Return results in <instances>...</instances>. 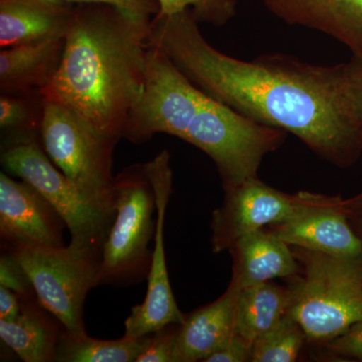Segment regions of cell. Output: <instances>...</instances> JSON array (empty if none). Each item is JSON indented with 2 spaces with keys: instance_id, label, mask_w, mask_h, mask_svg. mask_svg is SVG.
Masks as SVG:
<instances>
[{
  "instance_id": "24",
  "label": "cell",
  "mask_w": 362,
  "mask_h": 362,
  "mask_svg": "<svg viewBox=\"0 0 362 362\" xmlns=\"http://www.w3.org/2000/svg\"><path fill=\"white\" fill-rule=\"evenodd\" d=\"M178 324H169L149 334L135 362H176V330Z\"/></svg>"
},
{
  "instance_id": "31",
  "label": "cell",
  "mask_w": 362,
  "mask_h": 362,
  "mask_svg": "<svg viewBox=\"0 0 362 362\" xmlns=\"http://www.w3.org/2000/svg\"><path fill=\"white\" fill-rule=\"evenodd\" d=\"M344 206L349 216L362 214V192L351 199H344Z\"/></svg>"
},
{
  "instance_id": "7",
  "label": "cell",
  "mask_w": 362,
  "mask_h": 362,
  "mask_svg": "<svg viewBox=\"0 0 362 362\" xmlns=\"http://www.w3.org/2000/svg\"><path fill=\"white\" fill-rule=\"evenodd\" d=\"M40 142L52 163L90 199L114 204L112 168L119 139L65 105L45 99Z\"/></svg>"
},
{
  "instance_id": "6",
  "label": "cell",
  "mask_w": 362,
  "mask_h": 362,
  "mask_svg": "<svg viewBox=\"0 0 362 362\" xmlns=\"http://www.w3.org/2000/svg\"><path fill=\"white\" fill-rule=\"evenodd\" d=\"M0 159L6 171L30 183L58 211L70 230V246L101 258L115 218V202L90 199L52 163L40 141L1 145Z\"/></svg>"
},
{
  "instance_id": "30",
  "label": "cell",
  "mask_w": 362,
  "mask_h": 362,
  "mask_svg": "<svg viewBox=\"0 0 362 362\" xmlns=\"http://www.w3.org/2000/svg\"><path fill=\"white\" fill-rule=\"evenodd\" d=\"M23 300L11 290L0 286V319L13 320L20 315Z\"/></svg>"
},
{
  "instance_id": "28",
  "label": "cell",
  "mask_w": 362,
  "mask_h": 362,
  "mask_svg": "<svg viewBox=\"0 0 362 362\" xmlns=\"http://www.w3.org/2000/svg\"><path fill=\"white\" fill-rule=\"evenodd\" d=\"M252 343L247 341L235 333L230 341L218 351L214 352L204 362H247L251 361Z\"/></svg>"
},
{
  "instance_id": "5",
  "label": "cell",
  "mask_w": 362,
  "mask_h": 362,
  "mask_svg": "<svg viewBox=\"0 0 362 362\" xmlns=\"http://www.w3.org/2000/svg\"><path fill=\"white\" fill-rule=\"evenodd\" d=\"M116 214L100 258V285L117 287L147 280L151 267L156 197L146 163L134 164L114 177Z\"/></svg>"
},
{
  "instance_id": "23",
  "label": "cell",
  "mask_w": 362,
  "mask_h": 362,
  "mask_svg": "<svg viewBox=\"0 0 362 362\" xmlns=\"http://www.w3.org/2000/svg\"><path fill=\"white\" fill-rule=\"evenodd\" d=\"M240 0H158L160 11L156 16H170L192 11L199 23L221 28L237 13Z\"/></svg>"
},
{
  "instance_id": "13",
  "label": "cell",
  "mask_w": 362,
  "mask_h": 362,
  "mask_svg": "<svg viewBox=\"0 0 362 362\" xmlns=\"http://www.w3.org/2000/svg\"><path fill=\"white\" fill-rule=\"evenodd\" d=\"M290 25L322 33L362 58V0H263Z\"/></svg>"
},
{
  "instance_id": "33",
  "label": "cell",
  "mask_w": 362,
  "mask_h": 362,
  "mask_svg": "<svg viewBox=\"0 0 362 362\" xmlns=\"http://www.w3.org/2000/svg\"><path fill=\"white\" fill-rule=\"evenodd\" d=\"M361 281H362V265H361Z\"/></svg>"
},
{
  "instance_id": "25",
  "label": "cell",
  "mask_w": 362,
  "mask_h": 362,
  "mask_svg": "<svg viewBox=\"0 0 362 362\" xmlns=\"http://www.w3.org/2000/svg\"><path fill=\"white\" fill-rule=\"evenodd\" d=\"M343 92L350 113L362 130V58L341 64Z\"/></svg>"
},
{
  "instance_id": "26",
  "label": "cell",
  "mask_w": 362,
  "mask_h": 362,
  "mask_svg": "<svg viewBox=\"0 0 362 362\" xmlns=\"http://www.w3.org/2000/svg\"><path fill=\"white\" fill-rule=\"evenodd\" d=\"M0 286L18 294L21 299H32V284L18 262L9 252L2 254L0 259Z\"/></svg>"
},
{
  "instance_id": "29",
  "label": "cell",
  "mask_w": 362,
  "mask_h": 362,
  "mask_svg": "<svg viewBox=\"0 0 362 362\" xmlns=\"http://www.w3.org/2000/svg\"><path fill=\"white\" fill-rule=\"evenodd\" d=\"M71 4H104L136 16L154 18L160 11L158 0H66Z\"/></svg>"
},
{
  "instance_id": "32",
  "label": "cell",
  "mask_w": 362,
  "mask_h": 362,
  "mask_svg": "<svg viewBox=\"0 0 362 362\" xmlns=\"http://www.w3.org/2000/svg\"><path fill=\"white\" fill-rule=\"evenodd\" d=\"M350 221H351L352 226H354L356 232L358 233L359 237L362 239V214H352L349 216Z\"/></svg>"
},
{
  "instance_id": "18",
  "label": "cell",
  "mask_w": 362,
  "mask_h": 362,
  "mask_svg": "<svg viewBox=\"0 0 362 362\" xmlns=\"http://www.w3.org/2000/svg\"><path fill=\"white\" fill-rule=\"evenodd\" d=\"M23 300L20 315L13 320L0 319V338L25 362L54 361L63 326L47 315L40 302Z\"/></svg>"
},
{
  "instance_id": "16",
  "label": "cell",
  "mask_w": 362,
  "mask_h": 362,
  "mask_svg": "<svg viewBox=\"0 0 362 362\" xmlns=\"http://www.w3.org/2000/svg\"><path fill=\"white\" fill-rule=\"evenodd\" d=\"M228 251L233 262L230 281L240 290L275 278L289 279L300 270L292 247L266 228L243 235Z\"/></svg>"
},
{
  "instance_id": "20",
  "label": "cell",
  "mask_w": 362,
  "mask_h": 362,
  "mask_svg": "<svg viewBox=\"0 0 362 362\" xmlns=\"http://www.w3.org/2000/svg\"><path fill=\"white\" fill-rule=\"evenodd\" d=\"M147 337H126L115 340L96 339L87 332L61 331L54 361L58 362H135L141 354Z\"/></svg>"
},
{
  "instance_id": "11",
  "label": "cell",
  "mask_w": 362,
  "mask_h": 362,
  "mask_svg": "<svg viewBox=\"0 0 362 362\" xmlns=\"http://www.w3.org/2000/svg\"><path fill=\"white\" fill-rule=\"evenodd\" d=\"M65 221L25 180L0 173V235L7 245L61 247Z\"/></svg>"
},
{
  "instance_id": "2",
  "label": "cell",
  "mask_w": 362,
  "mask_h": 362,
  "mask_svg": "<svg viewBox=\"0 0 362 362\" xmlns=\"http://www.w3.org/2000/svg\"><path fill=\"white\" fill-rule=\"evenodd\" d=\"M152 18L110 4H76L45 99L65 105L104 134L123 138L144 87Z\"/></svg>"
},
{
  "instance_id": "1",
  "label": "cell",
  "mask_w": 362,
  "mask_h": 362,
  "mask_svg": "<svg viewBox=\"0 0 362 362\" xmlns=\"http://www.w3.org/2000/svg\"><path fill=\"white\" fill-rule=\"evenodd\" d=\"M199 23L192 11L156 16L148 45L209 96L291 133L324 160L349 168L359 158L362 130L347 107L341 64L313 65L284 54L243 61L209 45Z\"/></svg>"
},
{
  "instance_id": "19",
  "label": "cell",
  "mask_w": 362,
  "mask_h": 362,
  "mask_svg": "<svg viewBox=\"0 0 362 362\" xmlns=\"http://www.w3.org/2000/svg\"><path fill=\"white\" fill-rule=\"evenodd\" d=\"M290 305L288 287L275 283L245 288L240 291L237 305L235 333L254 343L287 315Z\"/></svg>"
},
{
  "instance_id": "10",
  "label": "cell",
  "mask_w": 362,
  "mask_h": 362,
  "mask_svg": "<svg viewBox=\"0 0 362 362\" xmlns=\"http://www.w3.org/2000/svg\"><path fill=\"white\" fill-rule=\"evenodd\" d=\"M147 166L156 192V228L146 296L141 304L133 307L125 321V335L133 338L152 334L169 324H180L185 316L178 308L171 289L164 246L166 209L173 190L170 154L162 150L147 162Z\"/></svg>"
},
{
  "instance_id": "17",
  "label": "cell",
  "mask_w": 362,
  "mask_h": 362,
  "mask_svg": "<svg viewBox=\"0 0 362 362\" xmlns=\"http://www.w3.org/2000/svg\"><path fill=\"white\" fill-rule=\"evenodd\" d=\"M65 39L6 47L0 51V94L42 92L63 59Z\"/></svg>"
},
{
  "instance_id": "4",
  "label": "cell",
  "mask_w": 362,
  "mask_h": 362,
  "mask_svg": "<svg viewBox=\"0 0 362 362\" xmlns=\"http://www.w3.org/2000/svg\"><path fill=\"white\" fill-rule=\"evenodd\" d=\"M291 247L300 270L289 278L288 314L308 341L325 345L362 319V263Z\"/></svg>"
},
{
  "instance_id": "22",
  "label": "cell",
  "mask_w": 362,
  "mask_h": 362,
  "mask_svg": "<svg viewBox=\"0 0 362 362\" xmlns=\"http://www.w3.org/2000/svg\"><path fill=\"white\" fill-rule=\"evenodd\" d=\"M305 340L303 329L289 314L252 343V362L296 361Z\"/></svg>"
},
{
  "instance_id": "3",
  "label": "cell",
  "mask_w": 362,
  "mask_h": 362,
  "mask_svg": "<svg viewBox=\"0 0 362 362\" xmlns=\"http://www.w3.org/2000/svg\"><path fill=\"white\" fill-rule=\"evenodd\" d=\"M159 133L204 152L216 164L225 192L257 177L264 157L280 148L286 138L285 131L247 118L207 95L166 54L149 47L141 97L123 138L142 144Z\"/></svg>"
},
{
  "instance_id": "12",
  "label": "cell",
  "mask_w": 362,
  "mask_h": 362,
  "mask_svg": "<svg viewBox=\"0 0 362 362\" xmlns=\"http://www.w3.org/2000/svg\"><path fill=\"white\" fill-rule=\"evenodd\" d=\"M266 230L290 247L362 263V239L352 226L340 197H330L297 218Z\"/></svg>"
},
{
  "instance_id": "15",
  "label": "cell",
  "mask_w": 362,
  "mask_h": 362,
  "mask_svg": "<svg viewBox=\"0 0 362 362\" xmlns=\"http://www.w3.org/2000/svg\"><path fill=\"white\" fill-rule=\"evenodd\" d=\"M75 6L66 0H0V47L65 39Z\"/></svg>"
},
{
  "instance_id": "9",
  "label": "cell",
  "mask_w": 362,
  "mask_h": 362,
  "mask_svg": "<svg viewBox=\"0 0 362 362\" xmlns=\"http://www.w3.org/2000/svg\"><path fill=\"white\" fill-rule=\"evenodd\" d=\"M225 194L223 204L211 216L214 254L228 251L243 235L297 218L330 197L308 192L285 194L266 185L258 176Z\"/></svg>"
},
{
  "instance_id": "27",
  "label": "cell",
  "mask_w": 362,
  "mask_h": 362,
  "mask_svg": "<svg viewBox=\"0 0 362 362\" xmlns=\"http://www.w3.org/2000/svg\"><path fill=\"white\" fill-rule=\"evenodd\" d=\"M337 356L362 361V319L325 344Z\"/></svg>"
},
{
  "instance_id": "8",
  "label": "cell",
  "mask_w": 362,
  "mask_h": 362,
  "mask_svg": "<svg viewBox=\"0 0 362 362\" xmlns=\"http://www.w3.org/2000/svg\"><path fill=\"white\" fill-rule=\"evenodd\" d=\"M37 301L69 332H86L84 310L90 289L100 285V258L70 246L9 245Z\"/></svg>"
},
{
  "instance_id": "14",
  "label": "cell",
  "mask_w": 362,
  "mask_h": 362,
  "mask_svg": "<svg viewBox=\"0 0 362 362\" xmlns=\"http://www.w3.org/2000/svg\"><path fill=\"white\" fill-rule=\"evenodd\" d=\"M240 289L230 281L218 299L185 314L176 330V362L204 361L235 335Z\"/></svg>"
},
{
  "instance_id": "21",
  "label": "cell",
  "mask_w": 362,
  "mask_h": 362,
  "mask_svg": "<svg viewBox=\"0 0 362 362\" xmlns=\"http://www.w3.org/2000/svg\"><path fill=\"white\" fill-rule=\"evenodd\" d=\"M45 98L42 92L0 95L1 145L40 141Z\"/></svg>"
}]
</instances>
